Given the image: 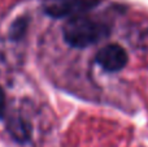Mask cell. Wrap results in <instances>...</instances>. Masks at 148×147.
I'll list each match as a JSON object with an SVG mask.
<instances>
[{"mask_svg": "<svg viewBox=\"0 0 148 147\" xmlns=\"http://www.w3.org/2000/svg\"><path fill=\"white\" fill-rule=\"evenodd\" d=\"M5 109H7V98L3 87L0 86V119L5 116Z\"/></svg>", "mask_w": 148, "mask_h": 147, "instance_id": "obj_6", "label": "cell"}, {"mask_svg": "<svg viewBox=\"0 0 148 147\" xmlns=\"http://www.w3.org/2000/svg\"><path fill=\"white\" fill-rule=\"evenodd\" d=\"M43 10L53 18H64L75 16L74 0H43Z\"/></svg>", "mask_w": 148, "mask_h": 147, "instance_id": "obj_3", "label": "cell"}, {"mask_svg": "<svg viewBox=\"0 0 148 147\" xmlns=\"http://www.w3.org/2000/svg\"><path fill=\"white\" fill-rule=\"evenodd\" d=\"M95 60L107 72H118L127 64V52L120 44H107L97 51Z\"/></svg>", "mask_w": 148, "mask_h": 147, "instance_id": "obj_2", "label": "cell"}, {"mask_svg": "<svg viewBox=\"0 0 148 147\" xmlns=\"http://www.w3.org/2000/svg\"><path fill=\"white\" fill-rule=\"evenodd\" d=\"M29 29V18L27 17H18L12 22L8 31V35L12 41H20L25 36L26 31Z\"/></svg>", "mask_w": 148, "mask_h": 147, "instance_id": "obj_5", "label": "cell"}, {"mask_svg": "<svg viewBox=\"0 0 148 147\" xmlns=\"http://www.w3.org/2000/svg\"><path fill=\"white\" fill-rule=\"evenodd\" d=\"M109 35V27L86 16H72L62 26L64 41L74 48H86Z\"/></svg>", "mask_w": 148, "mask_h": 147, "instance_id": "obj_1", "label": "cell"}, {"mask_svg": "<svg viewBox=\"0 0 148 147\" xmlns=\"http://www.w3.org/2000/svg\"><path fill=\"white\" fill-rule=\"evenodd\" d=\"M7 129L13 139L20 143L27 142L31 137L30 126L21 116H10L7 121Z\"/></svg>", "mask_w": 148, "mask_h": 147, "instance_id": "obj_4", "label": "cell"}]
</instances>
